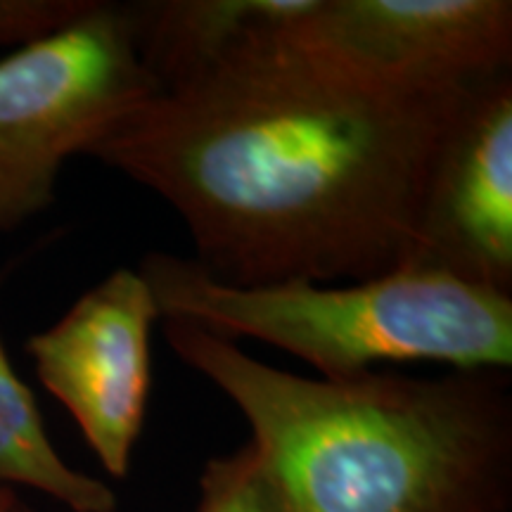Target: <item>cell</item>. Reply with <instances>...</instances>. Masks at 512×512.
I'll list each match as a JSON object with an SVG mask.
<instances>
[{"label":"cell","instance_id":"obj_1","mask_svg":"<svg viewBox=\"0 0 512 512\" xmlns=\"http://www.w3.org/2000/svg\"><path fill=\"white\" fill-rule=\"evenodd\" d=\"M287 24L140 102L86 157L169 202L192 259L228 285L403 271L432 157L472 86L382 81Z\"/></svg>","mask_w":512,"mask_h":512},{"label":"cell","instance_id":"obj_2","mask_svg":"<svg viewBox=\"0 0 512 512\" xmlns=\"http://www.w3.org/2000/svg\"><path fill=\"white\" fill-rule=\"evenodd\" d=\"M164 337L245 415L290 512H510V370L320 380L183 320Z\"/></svg>","mask_w":512,"mask_h":512},{"label":"cell","instance_id":"obj_3","mask_svg":"<svg viewBox=\"0 0 512 512\" xmlns=\"http://www.w3.org/2000/svg\"><path fill=\"white\" fill-rule=\"evenodd\" d=\"M138 273L164 320H183L233 344H271L311 366L320 380L403 363L512 368L510 294L446 275L394 271L339 285L285 280L240 287L169 252H147Z\"/></svg>","mask_w":512,"mask_h":512},{"label":"cell","instance_id":"obj_4","mask_svg":"<svg viewBox=\"0 0 512 512\" xmlns=\"http://www.w3.org/2000/svg\"><path fill=\"white\" fill-rule=\"evenodd\" d=\"M157 93L131 3L86 0L62 27L0 57V233L43 214L67 159L88 155Z\"/></svg>","mask_w":512,"mask_h":512},{"label":"cell","instance_id":"obj_5","mask_svg":"<svg viewBox=\"0 0 512 512\" xmlns=\"http://www.w3.org/2000/svg\"><path fill=\"white\" fill-rule=\"evenodd\" d=\"M159 318L143 275L117 268L27 339L38 382L67 408L95 458L117 479L131 470L145 427Z\"/></svg>","mask_w":512,"mask_h":512},{"label":"cell","instance_id":"obj_6","mask_svg":"<svg viewBox=\"0 0 512 512\" xmlns=\"http://www.w3.org/2000/svg\"><path fill=\"white\" fill-rule=\"evenodd\" d=\"M403 271L512 297V74L470 88L434 152Z\"/></svg>","mask_w":512,"mask_h":512},{"label":"cell","instance_id":"obj_7","mask_svg":"<svg viewBox=\"0 0 512 512\" xmlns=\"http://www.w3.org/2000/svg\"><path fill=\"white\" fill-rule=\"evenodd\" d=\"M287 29L408 88H470L512 67L510 0H316Z\"/></svg>","mask_w":512,"mask_h":512},{"label":"cell","instance_id":"obj_8","mask_svg":"<svg viewBox=\"0 0 512 512\" xmlns=\"http://www.w3.org/2000/svg\"><path fill=\"white\" fill-rule=\"evenodd\" d=\"M316 0H145L131 3L136 50L159 91L202 74L254 31L309 12Z\"/></svg>","mask_w":512,"mask_h":512},{"label":"cell","instance_id":"obj_9","mask_svg":"<svg viewBox=\"0 0 512 512\" xmlns=\"http://www.w3.org/2000/svg\"><path fill=\"white\" fill-rule=\"evenodd\" d=\"M5 273H0L3 285ZM27 486L72 512H117L102 479L74 470L55 451L34 392L19 380L0 337V489Z\"/></svg>","mask_w":512,"mask_h":512},{"label":"cell","instance_id":"obj_10","mask_svg":"<svg viewBox=\"0 0 512 512\" xmlns=\"http://www.w3.org/2000/svg\"><path fill=\"white\" fill-rule=\"evenodd\" d=\"M195 512H290L266 456L252 439L228 456L211 458L200 477Z\"/></svg>","mask_w":512,"mask_h":512},{"label":"cell","instance_id":"obj_11","mask_svg":"<svg viewBox=\"0 0 512 512\" xmlns=\"http://www.w3.org/2000/svg\"><path fill=\"white\" fill-rule=\"evenodd\" d=\"M86 0H0V48L46 36L69 22Z\"/></svg>","mask_w":512,"mask_h":512},{"label":"cell","instance_id":"obj_12","mask_svg":"<svg viewBox=\"0 0 512 512\" xmlns=\"http://www.w3.org/2000/svg\"><path fill=\"white\" fill-rule=\"evenodd\" d=\"M19 510V498L15 491L0 489V512H17Z\"/></svg>","mask_w":512,"mask_h":512},{"label":"cell","instance_id":"obj_13","mask_svg":"<svg viewBox=\"0 0 512 512\" xmlns=\"http://www.w3.org/2000/svg\"><path fill=\"white\" fill-rule=\"evenodd\" d=\"M17 512H34V510L27 508V505H22V503H19V510H17Z\"/></svg>","mask_w":512,"mask_h":512}]
</instances>
